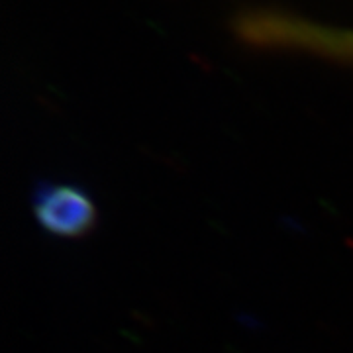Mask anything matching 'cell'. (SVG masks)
I'll list each match as a JSON object with an SVG mask.
<instances>
[{
  "label": "cell",
  "mask_w": 353,
  "mask_h": 353,
  "mask_svg": "<svg viewBox=\"0 0 353 353\" xmlns=\"http://www.w3.org/2000/svg\"><path fill=\"white\" fill-rule=\"evenodd\" d=\"M36 214L51 234L79 236L92 224L94 208L79 189L51 187L38 196Z\"/></svg>",
  "instance_id": "6da1fadb"
}]
</instances>
